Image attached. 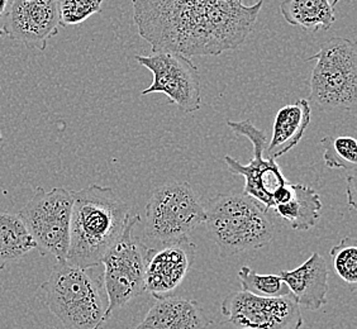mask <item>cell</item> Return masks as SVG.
<instances>
[{
  "label": "cell",
  "mask_w": 357,
  "mask_h": 329,
  "mask_svg": "<svg viewBox=\"0 0 357 329\" xmlns=\"http://www.w3.org/2000/svg\"><path fill=\"white\" fill-rule=\"evenodd\" d=\"M238 280L243 291L262 298H276L290 293L279 275H261L250 266H242Z\"/></svg>",
  "instance_id": "21"
},
{
  "label": "cell",
  "mask_w": 357,
  "mask_h": 329,
  "mask_svg": "<svg viewBox=\"0 0 357 329\" xmlns=\"http://www.w3.org/2000/svg\"><path fill=\"white\" fill-rule=\"evenodd\" d=\"M3 141H4V138H3V135H1V132H0V146L3 144Z\"/></svg>",
  "instance_id": "28"
},
{
  "label": "cell",
  "mask_w": 357,
  "mask_h": 329,
  "mask_svg": "<svg viewBox=\"0 0 357 329\" xmlns=\"http://www.w3.org/2000/svg\"><path fill=\"white\" fill-rule=\"evenodd\" d=\"M280 13L290 26L310 33L319 29L328 31L336 21L331 0H282Z\"/></svg>",
  "instance_id": "18"
},
{
  "label": "cell",
  "mask_w": 357,
  "mask_h": 329,
  "mask_svg": "<svg viewBox=\"0 0 357 329\" xmlns=\"http://www.w3.org/2000/svg\"><path fill=\"white\" fill-rule=\"evenodd\" d=\"M1 22L10 40L40 51L46 49L60 27L55 0H14Z\"/></svg>",
  "instance_id": "13"
},
{
  "label": "cell",
  "mask_w": 357,
  "mask_h": 329,
  "mask_svg": "<svg viewBox=\"0 0 357 329\" xmlns=\"http://www.w3.org/2000/svg\"><path fill=\"white\" fill-rule=\"evenodd\" d=\"M204 223V206L189 183L160 186L146 206V234L162 245L188 237Z\"/></svg>",
  "instance_id": "7"
},
{
  "label": "cell",
  "mask_w": 357,
  "mask_h": 329,
  "mask_svg": "<svg viewBox=\"0 0 357 329\" xmlns=\"http://www.w3.org/2000/svg\"><path fill=\"white\" fill-rule=\"evenodd\" d=\"M225 323L241 329H301V307L293 295L262 298L243 290L227 295L220 304Z\"/></svg>",
  "instance_id": "11"
},
{
  "label": "cell",
  "mask_w": 357,
  "mask_h": 329,
  "mask_svg": "<svg viewBox=\"0 0 357 329\" xmlns=\"http://www.w3.org/2000/svg\"><path fill=\"white\" fill-rule=\"evenodd\" d=\"M197 246L189 237L164 243L161 248L147 250L146 291L155 299L172 296L184 282L195 262Z\"/></svg>",
  "instance_id": "12"
},
{
  "label": "cell",
  "mask_w": 357,
  "mask_h": 329,
  "mask_svg": "<svg viewBox=\"0 0 357 329\" xmlns=\"http://www.w3.org/2000/svg\"><path fill=\"white\" fill-rule=\"evenodd\" d=\"M211 324L198 302L167 296L158 299L135 329H206Z\"/></svg>",
  "instance_id": "15"
},
{
  "label": "cell",
  "mask_w": 357,
  "mask_h": 329,
  "mask_svg": "<svg viewBox=\"0 0 357 329\" xmlns=\"http://www.w3.org/2000/svg\"><path fill=\"white\" fill-rule=\"evenodd\" d=\"M331 259L333 268L344 282L355 285L357 282V247L354 238L346 237L332 248Z\"/></svg>",
  "instance_id": "23"
},
{
  "label": "cell",
  "mask_w": 357,
  "mask_h": 329,
  "mask_svg": "<svg viewBox=\"0 0 357 329\" xmlns=\"http://www.w3.org/2000/svg\"><path fill=\"white\" fill-rule=\"evenodd\" d=\"M136 61L150 70L153 80L141 91L142 95L161 93L183 113H194L202 107V88L198 68L178 52L161 49L151 55L136 56Z\"/></svg>",
  "instance_id": "9"
},
{
  "label": "cell",
  "mask_w": 357,
  "mask_h": 329,
  "mask_svg": "<svg viewBox=\"0 0 357 329\" xmlns=\"http://www.w3.org/2000/svg\"><path fill=\"white\" fill-rule=\"evenodd\" d=\"M206 224L222 257L268 246L275 228L261 206L245 194H218L204 206Z\"/></svg>",
  "instance_id": "4"
},
{
  "label": "cell",
  "mask_w": 357,
  "mask_h": 329,
  "mask_svg": "<svg viewBox=\"0 0 357 329\" xmlns=\"http://www.w3.org/2000/svg\"><path fill=\"white\" fill-rule=\"evenodd\" d=\"M47 329H57V328H55V327H50V328H47ZM96 329H100V328H96Z\"/></svg>",
  "instance_id": "29"
},
{
  "label": "cell",
  "mask_w": 357,
  "mask_h": 329,
  "mask_svg": "<svg viewBox=\"0 0 357 329\" xmlns=\"http://www.w3.org/2000/svg\"><path fill=\"white\" fill-rule=\"evenodd\" d=\"M6 36H7L6 31H4L3 28L0 27V38H1V37H6Z\"/></svg>",
  "instance_id": "26"
},
{
  "label": "cell",
  "mask_w": 357,
  "mask_h": 329,
  "mask_svg": "<svg viewBox=\"0 0 357 329\" xmlns=\"http://www.w3.org/2000/svg\"><path fill=\"white\" fill-rule=\"evenodd\" d=\"M141 220L136 214L128 217L123 232L104 254L103 285L108 300L105 316L136 299L146 291V257L149 247L135 237L133 229Z\"/></svg>",
  "instance_id": "6"
},
{
  "label": "cell",
  "mask_w": 357,
  "mask_h": 329,
  "mask_svg": "<svg viewBox=\"0 0 357 329\" xmlns=\"http://www.w3.org/2000/svg\"><path fill=\"white\" fill-rule=\"evenodd\" d=\"M279 276L299 307L316 312L327 304L328 268L321 254H310V259L299 268L291 271L282 270Z\"/></svg>",
  "instance_id": "14"
},
{
  "label": "cell",
  "mask_w": 357,
  "mask_h": 329,
  "mask_svg": "<svg viewBox=\"0 0 357 329\" xmlns=\"http://www.w3.org/2000/svg\"><path fill=\"white\" fill-rule=\"evenodd\" d=\"M347 198L351 209H356L357 206V178L356 172L347 174Z\"/></svg>",
  "instance_id": "24"
},
{
  "label": "cell",
  "mask_w": 357,
  "mask_h": 329,
  "mask_svg": "<svg viewBox=\"0 0 357 329\" xmlns=\"http://www.w3.org/2000/svg\"><path fill=\"white\" fill-rule=\"evenodd\" d=\"M59 24L61 27L79 26L91 15L102 12L103 0H55Z\"/></svg>",
  "instance_id": "22"
},
{
  "label": "cell",
  "mask_w": 357,
  "mask_h": 329,
  "mask_svg": "<svg viewBox=\"0 0 357 329\" xmlns=\"http://www.w3.org/2000/svg\"><path fill=\"white\" fill-rule=\"evenodd\" d=\"M70 245L66 261L77 268H98L123 232L128 206L109 186H86L73 192Z\"/></svg>",
  "instance_id": "2"
},
{
  "label": "cell",
  "mask_w": 357,
  "mask_h": 329,
  "mask_svg": "<svg viewBox=\"0 0 357 329\" xmlns=\"http://www.w3.org/2000/svg\"><path fill=\"white\" fill-rule=\"evenodd\" d=\"M40 296L65 329L102 328L107 321L103 280L91 274V268L57 261L40 288Z\"/></svg>",
  "instance_id": "3"
},
{
  "label": "cell",
  "mask_w": 357,
  "mask_h": 329,
  "mask_svg": "<svg viewBox=\"0 0 357 329\" xmlns=\"http://www.w3.org/2000/svg\"><path fill=\"white\" fill-rule=\"evenodd\" d=\"M36 250V242L20 214L0 211V271Z\"/></svg>",
  "instance_id": "19"
},
{
  "label": "cell",
  "mask_w": 357,
  "mask_h": 329,
  "mask_svg": "<svg viewBox=\"0 0 357 329\" xmlns=\"http://www.w3.org/2000/svg\"><path fill=\"white\" fill-rule=\"evenodd\" d=\"M264 0H132L138 35L152 52L186 57L220 56L240 47L254 32Z\"/></svg>",
  "instance_id": "1"
},
{
  "label": "cell",
  "mask_w": 357,
  "mask_h": 329,
  "mask_svg": "<svg viewBox=\"0 0 357 329\" xmlns=\"http://www.w3.org/2000/svg\"><path fill=\"white\" fill-rule=\"evenodd\" d=\"M274 208L278 215L288 222L293 229L308 231L317 226L323 206L314 189L302 184H291L290 199Z\"/></svg>",
  "instance_id": "17"
},
{
  "label": "cell",
  "mask_w": 357,
  "mask_h": 329,
  "mask_svg": "<svg viewBox=\"0 0 357 329\" xmlns=\"http://www.w3.org/2000/svg\"><path fill=\"white\" fill-rule=\"evenodd\" d=\"M338 1H340V0H332V1H331V4H332V7H333V8L336 7L337 3H338Z\"/></svg>",
  "instance_id": "27"
},
{
  "label": "cell",
  "mask_w": 357,
  "mask_h": 329,
  "mask_svg": "<svg viewBox=\"0 0 357 329\" xmlns=\"http://www.w3.org/2000/svg\"><path fill=\"white\" fill-rule=\"evenodd\" d=\"M310 75L308 102L323 110H355L357 105V48L344 37L323 42Z\"/></svg>",
  "instance_id": "5"
},
{
  "label": "cell",
  "mask_w": 357,
  "mask_h": 329,
  "mask_svg": "<svg viewBox=\"0 0 357 329\" xmlns=\"http://www.w3.org/2000/svg\"><path fill=\"white\" fill-rule=\"evenodd\" d=\"M14 0H0V22L7 15L9 9L12 7Z\"/></svg>",
  "instance_id": "25"
},
{
  "label": "cell",
  "mask_w": 357,
  "mask_h": 329,
  "mask_svg": "<svg viewBox=\"0 0 357 329\" xmlns=\"http://www.w3.org/2000/svg\"><path fill=\"white\" fill-rule=\"evenodd\" d=\"M73 201V192L65 188L46 192L38 186L23 206L20 217L42 256L52 254L57 261H66Z\"/></svg>",
  "instance_id": "8"
},
{
  "label": "cell",
  "mask_w": 357,
  "mask_h": 329,
  "mask_svg": "<svg viewBox=\"0 0 357 329\" xmlns=\"http://www.w3.org/2000/svg\"><path fill=\"white\" fill-rule=\"evenodd\" d=\"M323 160L330 169H342L347 172H356L357 141L351 136L324 137L321 141Z\"/></svg>",
  "instance_id": "20"
},
{
  "label": "cell",
  "mask_w": 357,
  "mask_h": 329,
  "mask_svg": "<svg viewBox=\"0 0 357 329\" xmlns=\"http://www.w3.org/2000/svg\"><path fill=\"white\" fill-rule=\"evenodd\" d=\"M227 124L234 133L248 137L254 147L252 160L246 164H241L238 160L231 156H225L227 167L234 175L245 178L243 194L268 212L270 208H274L275 194L287 185L288 181L276 161L268 158L265 153L268 146L266 135L250 121H228Z\"/></svg>",
  "instance_id": "10"
},
{
  "label": "cell",
  "mask_w": 357,
  "mask_h": 329,
  "mask_svg": "<svg viewBox=\"0 0 357 329\" xmlns=\"http://www.w3.org/2000/svg\"><path fill=\"white\" fill-rule=\"evenodd\" d=\"M312 117L310 103L307 99L288 104L278 110L273 124L271 138L266 146V156L271 160L282 158L302 141Z\"/></svg>",
  "instance_id": "16"
}]
</instances>
